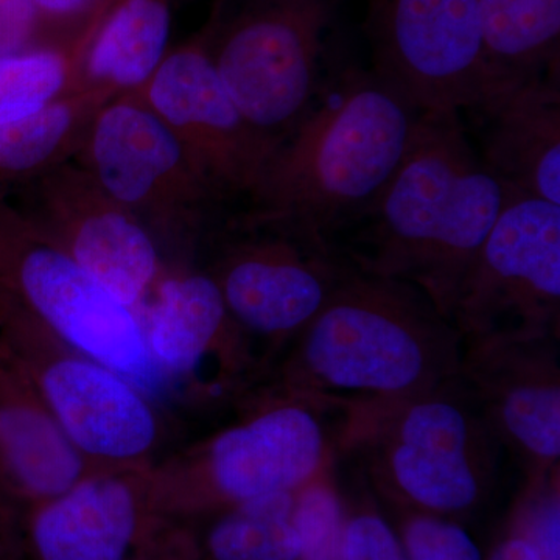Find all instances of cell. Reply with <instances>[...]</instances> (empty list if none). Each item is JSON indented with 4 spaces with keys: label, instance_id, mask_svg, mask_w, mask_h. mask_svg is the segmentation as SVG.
Returning a JSON list of instances; mask_svg holds the SVG:
<instances>
[{
    "label": "cell",
    "instance_id": "6da1fadb",
    "mask_svg": "<svg viewBox=\"0 0 560 560\" xmlns=\"http://www.w3.org/2000/svg\"><path fill=\"white\" fill-rule=\"evenodd\" d=\"M463 340L423 291L350 265L323 308L249 393L378 410L458 377Z\"/></svg>",
    "mask_w": 560,
    "mask_h": 560
},
{
    "label": "cell",
    "instance_id": "7a4b0ae2",
    "mask_svg": "<svg viewBox=\"0 0 560 560\" xmlns=\"http://www.w3.org/2000/svg\"><path fill=\"white\" fill-rule=\"evenodd\" d=\"M510 194L481 161L459 113H423L385 189L334 249L355 270L418 287L452 320Z\"/></svg>",
    "mask_w": 560,
    "mask_h": 560
},
{
    "label": "cell",
    "instance_id": "3957f363",
    "mask_svg": "<svg viewBox=\"0 0 560 560\" xmlns=\"http://www.w3.org/2000/svg\"><path fill=\"white\" fill-rule=\"evenodd\" d=\"M419 116L372 70L342 69L272 151L232 226L276 228L334 248L399 167Z\"/></svg>",
    "mask_w": 560,
    "mask_h": 560
},
{
    "label": "cell",
    "instance_id": "277c9868",
    "mask_svg": "<svg viewBox=\"0 0 560 560\" xmlns=\"http://www.w3.org/2000/svg\"><path fill=\"white\" fill-rule=\"evenodd\" d=\"M241 420L158 459L150 470L154 503L189 522L245 501L298 492L342 445L350 411L312 397L249 393Z\"/></svg>",
    "mask_w": 560,
    "mask_h": 560
},
{
    "label": "cell",
    "instance_id": "5b68a950",
    "mask_svg": "<svg viewBox=\"0 0 560 560\" xmlns=\"http://www.w3.org/2000/svg\"><path fill=\"white\" fill-rule=\"evenodd\" d=\"M341 448L359 453L389 500L452 517L488 497L503 444L458 375L399 404L350 412Z\"/></svg>",
    "mask_w": 560,
    "mask_h": 560
},
{
    "label": "cell",
    "instance_id": "8992f818",
    "mask_svg": "<svg viewBox=\"0 0 560 560\" xmlns=\"http://www.w3.org/2000/svg\"><path fill=\"white\" fill-rule=\"evenodd\" d=\"M0 312L20 313L101 361L160 407L178 401L138 311L88 275L27 210L0 194Z\"/></svg>",
    "mask_w": 560,
    "mask_h": 560
},
{
    "label": "cell",
    "instance_id": "52a82bcc",
    "mask_svg": "<svg viewBox=\"0 0 560 560\" xmlns=\"http://www.w3.org/2000/svg\"><path fill=\"white\" fill-rule=\"evenodd\" d=\"M0 345L95 467H143L160 459L165 440L161 407L127 378L20 313L0 312Z\"/></svg>",
    "mask_w": 560,
    "mask_h": 560
},
{
    "label": "cell",
    "instance_id": "ba28073f",
    "mask_svg": "<svg viewBox=\"0 0 560 560\" xmlns=\"http://www.w3.org/2000/svg\"><path fill=\"white\" fill-rule=\"evenodd\" d=\"M334 0H253L219 20L212 60L242 116L276 147L323 90L320 55Z\"/></svg>",
    "mask_w": 560,
    "mask_h": 560
},
{
    "label": "cell",
    "instance_id": "9c48e42d",
    "mask_svg": "<svg viewBox=\"0 0 560 560\" xmlns=\"http://www.w3.org/2000/svg\"><path fill=\"white\" fill-rule=\"evenodd\" d=\"M560 206L511 191L460 285L463 346L559 335Z\"/></svg>",
    "mask_w": 560,
    "mask_h": 560
},
{
    "label": "cell",
    "instance_id": "30bf717a",
    "mask_svg": "<svg viewBox=\"0 0 560 560\" xmlns=\"http://www.w3.org/2000/svg\"><path fill=\"white\" fill-rule=\"evenodd\" d=\"M73 160L135 213L160 246L194 245L217 202L178 139L132 92L98 109Z\"/></svg>",
    "mask_w": 560,
    "mask_h": 560
},
{
    "label": "cell",
    "instance_id": "8fae6325",
    "mask_svg": "<svg viewBox=\"0 0 560 560\" xmlns=\"http://www.w3.org/2000/svg\"><path fill=\"white\" fill-rule=\"evenodd\" d=\"M151 466L94 470L25 510L27 560H201L194 525L154 503Z\"/></svg>",
    "mask_w": 560,
    "mask_h": 560
},
{
    "label": "cell",
    "instance_id": "7c38bea8",
    "mask_svg": "<svg viewBox=\"0 0 560 560\" xmlns=\"http://www.w3.org/2000/svg\"><path fill=\"white\" fill-rule=\"evenodd\" d=\"M234 228L206 272L248 338L261 375L330 300L350 264L337 249L276 228Z\"/></svg>",
    "mask_w": 560,
    "mask_h": 560
},
{
    "label": "cell",
    "instance_id": "4fadbf2b",
    "mask_svg": "<svg viewBox=\"0 0 560 560\" xmlns=\"http://www.w3.org/2000/svg\"><path fill=\"white\" fill-rule=\"evenodd\" d=\"M366 36L372 73L419 114L490 94L478 0H368Z\"/></svg>",
    "mask_w": 560,
    "mask_h": 560
},
{
    "label": "cell",
    "instance_id": "5bb4252c",
    "mask_svg": "<svg viewBox=\"0 0 560 560\" xmlns=\"http://www.w3.org/2000/svg\"><path fill=\"white\" fill-rule=\"evenodd\" d=\"M221 2L198 35L168 50L132 92L172 131L217 202L253 198L276 145L242 116L212 60Z\"/></svg>",
    "mask_w": 560,
    "mask_h": 560
},
{
    "label": "cell",
    "instance_id": "9a60e30c",
    "mask_svg": "<svg viewBox=\"0 0 560 560\" xmlns=\"http://www.w3.org/2000/svg\"><path fill=\"white\" fill-rule=\"evenodd\" d=\"M139 315L179 400L238 404L259 382L260 361L206 270L168 267Z\"/></svg>",
    "mask_w": 560,
    "mask_h": 560
},
{
    "label": "cell",
    "instance_id": "2e32d148",
    "mask_svg": "<svg viewBox=\"0 0 560 560\" xmlns=\"http://www.w3.org/2000/svg\"><path fill=\"white\" fill-rule=\"evenodd\" d=\"M32 183V219L116 300L142 311L168 268L149 228L75 160Z\"/></svg>",
    "mask_w": 560,
    "mask_h": 560
},
{
    "label": "cell",
    "instance_id": "e0dca14e",
    "mask_svg": "<svg viewBox=\"0 0 560 560\" xmlns=\"http://www.w3.org/2000/svg\"><path fill=\"white\" fill-rule=\"evenodd\" d=\"M459 375L503 447L525 463L530 480L556 474L560 456L559 335L463 346Z\"/></svg>",
    "mask_w": 560,
    "mask_h": 560
},
{
    "label": "cell",
    "instance_id": "ac0fdd59",
    "mask_svg": "<svg viewBox=\"0 0 560 560\" xmlns=\"http://www.w3.org/2000/svg\"><path fill=\"white\" fill-rule=\"evenodd\" d=\"M504 187L560 206V73L514 84L460 114Z\"/></svg>",
    "mask_w": 560,
    "mask_h": 560
},
{
    "label": "cell",
    "instance_id": "d6986e66",
    "mask_svg": "<svg viewBox=\"0 0 560 560\" xmlns=\"http://www.w3.org/2000/svg\"><path fill=\"white\" fill-rule=\"evenodd\" d=\"M98 470L69 441L35 383L0 345V490L24 510Z\"/></svg>",
    "mask_w": 560,
    "mask_h": 560
},
{
    "label": "cell",
    "instance_id": "ffe728a7",
    "mask_svg": "<svg viewBox=\"0 0 560 560\" xmlns=\"http://www.w3.org/2000/svg\"><path fill=\"white\" fill-rule=\"evenodd\" d=\"M172 0H109L97 16L80 65V90L117 95L139 91L151 79L171 38Z\"/></svg>",
    "mask_w": 560,
    "mask_h": 560
},
{
    "label": "cell",
    "instance_id": "44dd1931",
    "mask_svg": "<svg viewBox=\"0 0 560 560\" xmlns=\"http://www.w3.org/2000/svg\"><path fill=\"white\" fill-rule=\"evenodd\" d=\"M478 10L489 95L559 72L560 0H478Z\"/></svg>",
    "mask_w": 560,
    "mask_h": 560
},
{
    "label": "cell",
    "instance_id": "7402d4cb",
    "mask_svg": "<svg viewBox=\"0 0 560 560\" xmlns=\"http://www.w3.org/2000/svg\"><path fill=\"white\" fill-rule=\"evenodd\" d=\"M116 92L84 88L25 119L0 125V183L27 180L73 160L88 128Z\"/></svg>",
    "mask_w": 560,
    "mask_h": 560
},
{
    "label": "cell",
    "instance_id": "603a6c76",
    "mask_svg": "<svg viewBox=\"0 0 560 560\" xmlns=\"http://www.w3.org/2000/svg\"><path fill=\"white\" fill-rule=\"evenodd\" d=\"M97 13L69 38L0 57V125L25 119L80 90L81 57Z\"/></svg>",
    "mask_w": 560,
    "mask_h": 560
},
{
    "label": "cell",
    "instance_id": "cb8c5ba5",
    "mask_svg": "<svg viewBox=\"0 0 560 560\" xmlns=\"http://www.w3.org/2000/svg\"><path fill=\"white\" fill-rule=\"evenodd\" d=\"M294 493H272L224 511L201 541V560H300L291 522Z\"/></svg>",
    "mask_w": 560,
    "mask_h": 560
},
{
    "label": "cell",
    "instance_id": "d4e9b609",
    "mask_svg": "<svg viewBox=\"0 0 560 560\" xmlns=\"http://www.w3.org/2000/svg\"><path fill=\"white\" fill-rule=\"evenodd\" d=\"M291 522L300 537V560H341L346 514L329 482L315 478L294 493Z\"/></svg>",
    "mask_w": 560,
    "mask_h": 560
},
{
    "label": "cell",
    "instance_id": "484cf974",
    "mask_svg": "<svg viewBox=\"0 0 560 560\" xmlns=\"http://www.w3.org/2000/svg\"><path fill=\"white\" fill-rule=\"evenodd\" d=\"M399 539L407 560H482L470 534L438 515L412 512L401 523Z\"/></svg>",
    "mask_w": 560,
    "mask_h": 560
},
{
    "label": "cell",
    "instance_id": "4316f807",
    "mask_svg": "<svg viewBox=\"0 0 560 560\" xmlns=\"http://www.w3.org/2000/svg\"><path fill=\"white\" fill-rule=\"evenodd\" d=\"M510 529L526 537L544 560H560L558 471L529 481Z\"/></svg>",
    "mask_w": 560,
    "mask_h": 560
},
{
    "label": "cell",
    "instance_id": "83f0119b",
    "mask_svg": "<svg viewBox=\"0 0 560 560\" xmlns=\"http://www.w3.org/2000/svg\"><path fill=\"white\" fill-rule=\"evenodd\" d=\"M341 560H407L399 536L374 511L346 517Z\"/></svg>",
    "mask_w": 560,
    "mask_h": 560
},
{
    "label": "cell",
    "instance_id": "f1b7e54d",
    "mask_svg": "<svg viewBox=\"0 0 560 560\" xmlns=\"http://www.w3.org/2000/svg\"><path fill=\"white\" fill-rule=\"evenodd\" d=\"M47 24L31 0H0V57L47 44Z\"/></svg>",
    "mask_w": 560,
    "mask_h": 560
},
{
    "label": "cell",
    "instance_id": "f546056e",
    "mask_svg": "<svg viewBox=\"0 0 560 560\" xmlns=\"http://www.w3.org/2000/svg\"><path fill=\"white\" fill-rule=\"evenodd\" d=\"M0 560H27L25 510L0 490Z\"/></svg>",
    "mask_w": 560,
    "mask_h": 560
},
{
    "label": "cell",
    "instance_id": "4dcf8cb0",
    "mask_svg": "<svg viewBox=\"0 0 560 560\" xmlns=\"http://www.w3.org/2000/svg\"><path fill=\"white\" fill-rule=\"evenodd\" d=\"M49 24H73L83 28L108 0H31Z\"/></svg>",
    "mask_w": 560,
    "mask_h": 560
},
{
    "label": "cell",
    "instance_id": "1f68e13d",
    "mask_svg": "<svg viewBox=\"0 0 560 560\" xmlns=\"http://www.w3.org/2000/svg\"><path fill=\"white\" fill-rule=\"evenodd\" d=\"M489 560H544V558L526 537L510 529L508 536L493 548Z\"/></svg>",
    "mask_w": 560,
    "mask_h": 560
}]
</instances>
